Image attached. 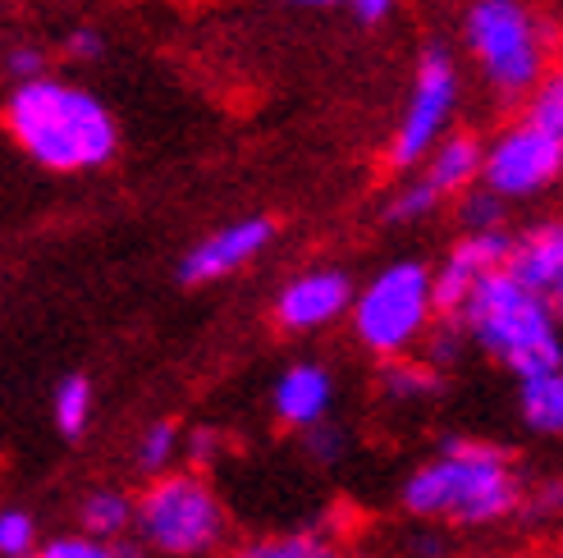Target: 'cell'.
<instances>
[{"mask_svg":"<svg viewBox=\"0 0 563 558\" xmlns=\"http://www.w3.org/2000/svg\"><path fill=\"white\" fill-rule=\"evenodd\" d=\"M427 316H431V270L417 261L389 266L385 275H376L372 289L353 306L357 339L380 357H399L404 348H412L417 334L427 330Z\"/></svg>","mask_w":563,"mask_h":558,"instance_id":"cell-5","label":"cell"},{"mask_svg":"<svg viewBox=\"0 0 563 558\" xmlns=\"http://www.w3.org/2000/svg\"><path fill=\"white\" fill-rule=\"evenodd\" d=\"M307 449L317 454V462H334L344 454V435L340 431H325V426H312V439H307Z\"/></svg>","mask_w":563,"mask_h":558,"instance_id":"cell-25","label":"cell"},{"mask_svg":"<svg viewBox=\"0 0 563 558\" xmlns=\"http://www.w3.org/2000/svg\"><path fill=\"white\" fill-rule=\"evenodd\" d=\"M230 558H340V549L317 532H289V536H271V540H247Z\"/></svg>","mask_w":563,"mask_h":558,"instance_id":"cell-16","label":"cell"},{"mask_svg":"<svg viewBox=\"0 0 563 558\" xmlns=\"http://www.w3.org/2000/svg\"><path fill=\"white\" fill-rule=\"evenodd\" d=\"M37 558H115V554H110V545L88 540V536H60V540H51Z\"/></svg>","mask_w":563,"mask_h":558,"instance_id":"cell-23","label":"cell"},{"mask_svg":"<svg viewBox=\"0 0 563 558\" xmlns=\"http://www.w3.org/2000/svg\"><path fill=\"white\" fill-rule=\"evenodd\" d=\"M559 160H563V143L537 129H514L499 137V147L482 160V170L495 198H522V192H537L559 175Z\"/></svg>","mask_w":563,"mask_h":558,"instance_id":"cell-8","label":"cell"},{"mask_svg":"<svg viewBox=\"0 0 563 558\" xmlns=\"http://www.w3.org/2000/svg\"><path fill=\"white\" fill-rule=\"evenodd\" d=\"M5 129L14 143L46 170H97L115 156V120L110 110L65 82L33 78L10 97Z\"/></svg>","mask_w":563,"mask_h":558,"instance_id":"cell-2","label":"cell"},{"mask_svg":"<svg viewBox=\"0 0 563 558\" xmlns=\"http://www.w3.org/2000/svg\"><path fill=\"white\" fill-rule=\"evenodd\" d=\"M435 202H440V192H435L431 183H417V188L404 192V198H394L389 220H417V215H427Z\"/></svg>","mask_w":563,"mask_h":558,"instance_id":"cell-24","label":"cell"},{"mask_svg":"<svg viewBox=\"0 0 563 558\" xmlns=\"http://www.w3.org/2000/svg\"><path fill=\"white\" fill-rule=\"evenodd\" d=\"M55 422L69 439H78L92 422V384L88 376H65L60 389H55Z\"/></svg>","mask_w":563,"mask_h":558,"instance_id":"cell-18","label":"cell"},{"mask_svg":"<svg viewBox=\"0 0 563 558\" xmlns=\"http://www.w3.org/2000/svg\"><path fill=\"white\" fill-rule=\"evenodd\" d=\"M353 5H357V14L367 19V23H376V19H385V14H389L394 0H353Z\"/></svg>","mask_w":563,"mask_h":558,"instance_id":"cell-30","label":"cell"},{"mask_svg":"<svg viewBox=\"0 0 563 558\" xmlns=\"http://www.w3.org/2000/svg\"><path fill=\"white\" fill-rule=\"evenodd\" d=\"M349 302H353L349 275L312 270V275L294 279V284L279 293V325L285 330H317V325H330Z\"/></svg>","mask_w":563,"mask_h":558,"instance_id":"cell-11","label":"cell"},{"mask_svg":"<svg viewBox=\"0 0 563 558\" xmlns=\"http://www.w3.org/2000/svg\"><path fill=\"white\" fill-rule=\"evenodd\" d=\"M467 220L486 234V230L495 225V220H499V198H495V192H476V198L467 202Z\"/></svg>","mask_w":563,"mask_h":558,"instance_id":"cell-26","label":"cell"},{"mask_svg":"<svg viewBox=\"0 0 563 558\" xmlns=\"http://www.w3.org/2000/svg\"><path fill=\"white\" fill-rule=\"evenodd\" d=\"M302 5H334V0H302Z\"/></svg>","mask_w":563,"mask_h":558,"instance_id":"cell-31","label":"cell"},{"mask_svg":"<svg viewBox=\"0 0 563 558\" xmlns=\"http://www.w3.org/2000/svg\"><path fill=\"white\" fill-rule=\"evenodd\" d=\"M78 522H82V536L88 540L115 545V540L129 536V526H133V499L120 494V490H92L88 499H82Z\"/></svg>","mask_w":563,"mask_h":558,"instance_id":"cell-14","label":"cell"},{"mask_svg":"<svg viewBox=\"0 0 563 558\" xmlns=\"http://www.w3.org/2000/svg\"><path fill=\"white\" fill-rule=\"evenodd\" d=\"M271 234H275V225H271L266 215L243 220V225H230V230H220L216 238H207L202 247H192V253L184 257L179 279H184V284H207V279L230 275V270H239L243 261L257 257L262 247L271 243Z\"/></svg>","mask_w":563,"mask_h":558,"instance_id":"cell-10","label":"cell"},{"mask_svg":"<svg viewBox=\"0 0 563 558\" xmlns=\"http://www.w3.org/2000/svg\"><path fill=\"white\" fill-rule=\"evenodd\" d=\"M330 376L321 367H312V361H298V367H289L285 376H279L275 384V412L285 426H302L312 431L321 426V416L330 408Z\"/></svg>","mask_w":563,"mask_h":558,"instance_id":"cell-13","label":"cell"},{"mask_svg":"<svg viewBox=\"0 0 563 558\" xmlns=\"http://www.w3.org/2000/svg\"><path fill=\"white\" fill-rule=\"evenodd\" d=\"M404 509L412 517H444L459 526H490L522 504V486L509 454L482 439H444L440 458L404 481Z\"/></svg>","mask_w":563,"mask_h":558,"instance_id":"cell-1","label":"cell"},{"mask_svg":"<svg viewBox=\"0 0 563 558\" xmlns=\"http://www.w3.org/2000/svg\"><path fill=\"white\" fill-rule=\"evenodd\" d=\"M449 110H454V65H449L444 51H427L421 55V69H417V92H412V105L404 115V129L394 137V165H412L421 152H427Z\"/></svg>","mask_w":563,"mask_h":558,"instance_id":"cell-7","label":"cell"},{"mask_svg":"<svg viewBox=\"0 0 563 558\" xmlns=\"http://www.w3.org/2000/svg\"><path fill=\"white\" fill-rule=\"evenodd\" d=\"M440 389V376L431 367H417V361H389L385 367V394L389 399H427Z\"/></svg>","mask_w":563,"mask_h":558,"instance_id":"cell-19","label":"cell"},{"mask_svg":"<svg viewBox=\"0 0 563 558\" xmlns=\"http://www.w3.org/2000/svg\"><path fill=\"white\" fill-rule=\"evenodd\" d=\"M527 129H537V133L554 137V143H563V82H559V78H550L545 88H541L537 105H531Z\"/></svg>","mask_w":563,"mask_h":558,"instance_id":"cell-22","label":"cell"},{"mask_svg":"<svg viewBox=\"0 0 563 558\" xmlns=\"http://www.w3.org/2000/svg\"><path fill=\"white\" fill-rule=\"evenodd\" d=\"M504 270H509L518 284L527 293H537V298L559 293V284H563V230L550 225V230H537V234H527L522 243H514Z\"/></svg>","mask_w":563,"mask_h":558,"instance_id":"cell-12","label":"cell"},{"mask_svg":"<svg viewBox=\"0 0 563 558\" xmlns=\"http://www.w3.org/2000/svg\"><path fill=\"white\" fill-rule=\"evenodd\" d=\"M179 454V426L175 422H156L143 444H137V467L152 471V477H165V467H170V458Z\"/></svg>","mask_w":563,"mask_h":558,"instance_id":"cell-20","label":"cell"},{"mask_svg":"<svg viewBox=\"0 0 563 558\" xmlns=\"http://www.w3.org/2000/svg\"><path fill=\"white\" fill-rule=\"evenodd\" d=\"M37 545V522L23 509H5L0 513V558H33Z\"/></svg>","mask_w":563,"mask_h":558,"instance_id":"cell-21","label":"cell"},{"mask_svg":"<svg viewBox=\"0 0 563 558\" xmlns=\"http://www.w3.org/2000/svg\"><path fill=\"white\" fill-rule=\"evenodd\" d=\"M459 316L472 339L490 357H499L518 380L559 371V334L550 302L527 293L509 270H490L476 279Z\"/></svg>","mask_w":563,"mask_h":558,"instance_id":"cell-3","label":"cell"},{"mask_svg":"<svg viewBox=\"0 0 563 558\" xmlns=\"http://www.w3.org/2000/svg\"><path fill=\"white\" fill-rule=\"evenodd\" d=\"M522 416L531 431L541 435H559L563 431V376L545 371V376H527L522 380Z\"/></svg>","mask_w":563,"mask_h":558,"instance_id":"cell-15","label":"cell"},{"mask_svg":"<svg viewBox=\"0 0 563 558\" xmlns=\"http://www.w3.org/2000/svg\"><path fill=\"white\" fill-rule=\"evenodd\" d=\"M133 526L165 558H207L230 536V513L197 471H165L133 504Z\"/></svg>","mask_w":563,"mask_h":558,"instance_id":"cell-4","label":"cell"},{"mask_svg":"<svg viewBox=\"0 0 563 558\" xmlns=\"http://www.w3.org/2000/svg\"><path fill=\"white\" fill-rule=\"evenodd\" d=\"M509 253H514V238H504V234H495V230L459 243L454 257H449V266L431 279V306H440L444 316H459L463 302H467V293L476 289V279L490 275V270H504Z\"/></svg>","mask_w":563,"mask_h":558,"instance_id":"cell-9","label":"cell"},{"mask_svg":"<svg viewBox=\"0 0 563 558\" xmlns=\"http://www.w3.org/2000/svg\"><path fill=\"white\" fill-rule=\"evenodd\" d=\"M69 55H74V60H97V55H101V37L97 33H74L69 37Z\"/></svg>","mask_w":563,"mask_h":558,"instance_id":"cell-28","label":"cell"},{"mask_svg":"<svg viewBox=\"0 0 563 558\" xmlns=\"http://www.w3.org/2000/svg\"><path fill=\"white\" fill-rule=\"evenodd\" d=\"M10 69L14 74H37L42 69V51H14L10 55Z\"/></svg>","mask_w":563,"mask_h":558,"instance_id":"cell-29","label":"cell"},{"mask_svg":"<svg viewBox=\"0 0 563 558\" xmlns=\"http://www.w3.org/2000/svg\"><path fill=\"white\" fill-rule=\"evenodd\" d=\"M216 449H220V435H216V431H192V435H188V458H192L197 467L216 462Z\"/></svg>","mask_w":563,"mask_h":558,"instance_id":"cell-27","label":"cell"},{"mask_svg":"<svg viewBox=\"0 0 563 558\" xmlns=\"http://www.w3.org/2000/svg\"><path fill=\"white\" fill-rule=\"evenodd\" d=\"M476 170H482V152H476V143L472 137H454V143H444L440 147V156H435V165H431V188L435 192H444V188H459V183H467Z\"/></svg>","mask_w":563,"mask_h":558,"instance_id":"cell-17","label":"cell"},{"mask_svg":"<svg viewBox=\"0 0 563 558\" xmlns=\"http://www.w3.org/2000/svg\"><path fill=\"white\" fill-rule=\"evenodd\" d=\"M472 51L482 55L495 88L518 92L541 74V42L537 23L518 5V0H476L467 14Z\"/></svg>","mask_w":563,"mask_h":558,"instance_id":"cell-6","label":"cell"}]
</instances>
